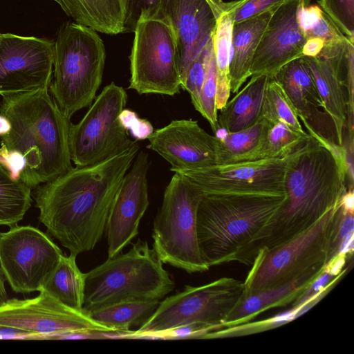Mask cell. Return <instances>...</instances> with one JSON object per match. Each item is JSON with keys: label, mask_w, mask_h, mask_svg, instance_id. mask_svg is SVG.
I'll return each instance as SVG.
<instances>
[{"label": "cell", "mask_w": 354, "mask_h": 354, "mask_svg": "<svg viewBox=\"0 0 354 354\" xmlns=\"http://www.w3.org/2000/svg\"><path fill=\"white\" fill-rule=\"evenodd\" d=\"M297 318V308H292L288 311L281 313L276 316L258 322H249L228 327L211 330L205 334L203 339H215L234 337L270 330L286 324Z\"/></svg>", "instance_id": "cell-35"}, {"label": "cell", "mask_w": 354, "mask_h": 354, "mask_svg": "<svg viewBox=\"0 0 354 354\" xmlns=\"http://www.w3.org/2000/svg\"><path fill=\"white\" fill-rule=\"evenodd\" d=\"M4 282L5 277L0 268V306L3 304L8 299Z\"/></svg>", "instance_id": "cell-45"}, {"label": "cell", "mask_w": 354, "mask_h": 354, "mask_svg": "<svg viewBox=\"0 0 354 354\" xmlns=\"http://www.w3.org/2000/svg\"><path fill=\"white\" fill-rule=\"evenodd\" d=\"M105 58L104 45L96 30L77 22L60 26L54 41L48 90L68 118L93 103L102 83Z\"/></svg>", "instance_id": "cell-6"}, {"label": "cell", "mask_w": 354, "mask_h": 354, "mask_svg": "<svg viewBox=\"0 0 354 354\" xmlns=\"http://www.w3.org/2000/svg\"><path fill=\"white\" fill-rule=\"evenodd\" d=\"M304 36L306 39L319 37L324 41V44L337 42L345 37L324 12L317 24Z\"/></svg>", "instance_id": "cell-41"}, {"label": "cell", "mask_w": 354, "mask_h": 354, "mask_svg": "<svg viewBox=\"0 0 354 354\" xmlns=\"http://www.w3.org/2000/svg\"><path fill=\"white\" fill-rule=\"evenodd\" d=\"M159 303L160 301L121 302L88 313L94 321L113 330L127 331L134 325L141 322L142 324Z\"/></svg>", "instance_id": "cell-29"}, {"label": "cell", "mask_w": 354, "mask_h": 354, "mask_svg": "<svg viewBox=\"0 0 354 354\" xmlns=\"http://www.w3.org/2000/svg\"><path fill=\"white\" fill-rule=\"evenodd\" d=\"M203 195L184 176L174 172L153 222V250L157 257L188 273L210 268L202 257L196 232L197 209Z\"/></svg>", "instance_id": "cell-8"}, {"label": "cell", "mask_w": 354, "mask_h": 354, "mask_svg": "<svg viewBox=\"0 0 354 354\" xmlns=\"http://www.w3.org/2000/svg\"><path fill=\"white\" fill-rule=\"evenodd\" d=\"M268 122L263 118L245 129L228 132L219 128L214 133L218 142V164L225 165L263 160L261 150Z\"/></svg>", "instance_id": "cell-26"}, {"label": "cell", "mask_w": 354, "mask_h": 354, "mask_svg": "<svg viewBox=\"0 0 354 354\" xmlns=\"http://www.w3.org/2000/svg\"><path fill=\"white\" fill-rule=\"evenodd\" d=\"M340 205L346 211L354 212L353 188L347 189L340 199Z\"/></svg>", "instance_id": "cell-44"}, {"label": "cell", "mask_w": 354, "mask_h": 354, "mask_svg": "<svg viewBox=\"0 0 354 354\" xmlns=\"http://www.w3.org/2000/svg\"><path fill=\"white\" fill-rule=\"evenodd\" d=\"M353 234L354 212L344 209L339 202L329 239L327 263L339 254H353Z\"/></svg>", "instance_id": "cell-34"}, {"label": "cell", "mask_w": 354, "mask_h": 354, "mask_svg": "<svg viewBox=\"0 0 354 354\" xmlns=\"http://www.w3.org/2000/svg\"><path fill=\"white\" fill-rule=\"evenodd\" d=\"M261 117L269 123L281 121L299 132H306L293 104L281 85L274 77H270L268 82Z\"/></svg>", "instance_id": "cell-31"}, {"label": "cell", "mask_w": 354, "mask_h": 354, "mask_svg": "<svg viewBox=\"0 0 354 354\" xmlns=\"http://www.w3.org/2000/svg\"><path fill=\"white\" fill-rule=\"evenodd\" d=\"M215 133L219 128L216 109V66L212 37L206 46L205 75L200 93V110Z\"/></svg>", "instance_id": "cell-33"}, {"label": "cell", "mask_w": 354, "mask_h": 354, "mask_svg": "<svg viewBox=\"0 0 354 354\" xmlns=\"http://www.w3.org/2000/svg\"><path fill=\"white\" fill-rule=\"evenodd\" d=\"M205 59L206 46L190 64L181 84V88L189 93L197 111L200 110V93L205 75Z\"/></svg>", "instance_id": "cell-38"}, {"label": "cell", "mask_w": 354, "mask_h": 354, "mask_svg": "<svg viewBox=\"0 0 354 354\" xmlns=\"http://www.w3.org/2000/svg\"><path fill=\"white\" fill-rule=\"evenodd\" d=\"M0 114L10 129L0 137V162L31 189L71 170L72 124L48 88L2 96Z\"/></svg>", "instance_id": "cell-3"}, {"label": "cell", "mask_w": 354, "mask_h": 354, "mask_svg": "<svg viewBox=\"0 0 354 354\" xmlns=\"http://www.w3.org/2000/svg\"><path fill=\"white\" fill-rule=\"evenodd\" d=\"M318 3L337 29L354 41V0H319Z\"/></svg>", "instance_id": "cell-36"}, {"label": "cell", "mask_w": 354, "mask_h": 354, "mask_svg": "<svg viewBox=\"0 0 354 354\" xmlns=\"http://www.w3.org/2000/svg\"><path fill=\"white\" fill-rule=\"evenodd\" d=\"M310 2H303L297 12V21L304 35L317 24L324 13L319 6H310Z\"/></svg>", "instance_id": "cell-42"}, {"label": "cell", "mask_w": 354, "mask_h": 354, "mask_svg": "<svg viewBox=\"0 0 354 354\" xmlns=\"http://www.w3.org/2000/svg\"><path fill=\"white\" fill-rule=\"evenodd\" d=\"M339 204L306 231L260 252L243 281L244 294L285 285L306 276H318L327 263L328 242Z\"/></svg>", "instance_id": "cell-9"}, {"label": "cell", "mask_w": 354, "mask_h": 354, "mask_svg": "<svg viewBox=\"0 0 354 354\" xmlns=\"http://www.w3.org/2000/svg\"><path fill=\"white\" fill-rule=\"evenodd\" d=\"M286 0H236L224 2L223 11L231 15L233 23L253 17L270 8L276 7Z\"/></svg>", "instance_id": "cell-37"}, {"label": "cell", "mask_w": 354, "mask_h": 354, "mask_svg": "<svg viewBox=\"0 0 354 354\" xmlns=\"http://www.w3.org/2000/svg\"><path fill=\"white\" fill-rule=\"evenodd\" d=\"M283 196L204 194L197 209L196 232L202 257L210 268L234 261L280 207Z\"/></svg>", "instance_id": "cell-4"}, {"label": "cell", "mask_w": 354, "mask_h": 354, "mask_svg": "<svg viewBox=\"0 0 354 354\" xmlns=\"http://www.w3.org/2000/svg\"><path fill=\"white\" fill-rule=\"evenodd\" d=\"M324 46V41L323 39L319 37L308 38L302 48V55L304 57H315L320 53Z\"/></svg>", "instance_id": "cell-43"}, {"label": "cell", "mask_w": 354, "mask_h": 354, "mask_svg": "<svg viewBox=\"0 0 354 354\" xmlns=\"http://www.w3.org/2000/svg\"><path fill=\"white\" fill-rule=\"evenodd\" d=\"M274 78L281 85L293 104L307 133L323 144H339L335 127L326 112L311 71L303 57L283 66Z\"/></svg>", "instance_id": "cell-20"}, {"label": "cell", "mask_w": 354, "mask_h": 354, "mask_svg": "<svg viewBox=\"0 0 354 354\" xmlns=\"http://www.w3.org/2000/svg\"><path fill=\"white\" fill-rule=\"evenodd\" d=\"M223 0H168L165 11L176 30L181 84L188 67L212 39Z\"/></svg>", "instance_id": "cell-21"}, {"label": "cell", "mask_w": 354, "mask_h": 354, "mask_svg": "<svg viewBox=\"0 0 354 354\" xmlns=\"http://www.w3.org/2000/svg\"><path fill=\"white\" fill-rule=\"evenodd\" d=\"M261 150V158H282L291 154L310 136L299 132L283 122L269 123Z\"/></svg>", "instance_id": "cell-32"}, {"label": "cell", "mask_w": 354, "mask_h": 354, "mask_svg": "<svg viewBox=\"0 0 354 354\" xmlns=\"http://www.w3.org/2000/svg\"><path fill=\"white\" fill-rule=\"evenodd\" d=\"M129 86L139 94L169 96L180 92L178 39L170 17L162 9L141 12L134 30Z\"/></svg>", "instance_id": "cell-7"}, {"label": "cell", "mask_w": 354, "mask_h": 354, "mask_svg": "<svg viewBox=\"0 0 354 354\" xmlns=\"http://www.w3.org/2000/svg\"><path fill=\"white\" fill-rule=\"evenodd\" d=\"M54 41L45 38L0 33V95L49 88Z\"/></svg>", "instance_id": "cell-15"}, {"label": "cell", "mask_w": 354, "mask_h": 354, "mask_svg": "<svg viewBox=\"0 0 354 354\" xmlns=\"http://www.w3.org/2000/svg\"><path fill=\"white\" fill-rule=\"evenodd\" d=\"M149 148L166 160L174 172L218 164V142L192 119L172 120L147 138Z\"/></svg>", "instance_id": "cell-18"}, {"label": "cell", "mask_w": 354, "mask_h": 354, "mask_svg": "<svg viewBox=\"0 0 354 354\" xmlns=\"http://www.w3.org/2000/svg\"><path fill=\"white\" fill-rule=\"evenodd\" d=\"M56 3L75 22L107 35L124 32L128 0H57Z\"/></svg>", "instance_id": "cell-23"}, {"label": "cell", "mask_w": 354, "mask_h": 354, "mask_svg": "<svg viewBox=\"0 0 354 354\" xmlns=\"http://www.w3.org/2000/svg\"><path fill=\"white\" fill-rule=\"evenodd\" d=\"M233 20L230 14L223 11L212 35L216 66V109H221L231 93L230 61L232 48Z\"/></svg>", "instance_id": "cell-28"}, {"label": "cell", "mask_w": 354, "mask_h": 354, "mask_svg": "<svg viewBox=\"0 0 354 354\" xmlns=\"http://www.w3.org/2000/svg\"><path fill=\"white\" fill-rule=\"evenodd\" d=\"M317 277L306 276L285 285L243 294L222 328L248 322L264 310L292 303Z\"/></svg>", "instance_id": "cell-24"}, {"label": "cell", "mask_w": 354, "mask_h": 354, "mask_svg": "<svg viewBox=\"0 0 354 354\" xmlns=\"http://www.w3.org/2000/svg\"><path fill=\"white\" fill-rule=\"evenodd\" d=\"M52 1H54L57 2V0H52Z\"/></svg>", "instance_id": "cell-47"}, {"label": "cell", "mask_w": 354, "mask_h": 354, "mask_svg": "<svg viewBox=\"0 0 354 354\" xmlns=\"http://www.w3.org/2000/svg\"><path fill=\"white\" fill-rule=\"evenodd\" d=\"M308 66L326 112L332 118L339 144L343 145L347 127V98L344 81L354 72V41L346 37L341 41L324 44L315 57H304Z\"/></svg>", "instance_id": "cell-17"}, {"label": "cell", "mask_w": 354, "mask_h": 354, "mask_svg": "<svg viewBox=\"0 0 354 354\" xmlns=\"http://www.w3.org/2000/svg\"><path fill=\"white\" fill-rule=\"evenodd\" d=\"M127 102L126 91L112 82L95 97L82 120L71 124L69 149L76 166L100 162L134 142L121 118Z\"/></svg>", "instance_id": "cell-11"}, {"label": "cell", "mask_w": 354, "mask_h": 354, "mask_svg": "<svg viewBox=\"0 0 354 354\" xmlns=\"http://www.w3.org/2000/svg\"><path fill=\"white\" fill-rule=\"evenodd\" d=\"M162 263L148 243L138 239L127 252L85 273L83 309L89 313L121 302L160 301L175 286Z\"/></svg>", "instance_id": "cell-5"}, {"label": "cell", "mask_w": 354, "mask_h": 354, "mask_svg": "<svg viewBox=\"0 0 354 354\" xmlns=\"http://www.w3.org/2000/svg\"><path fill=\"white\" fill-rule=\"evenodd\" d=\"M10 129V124L7 118L0 114V137L8 133Z\"/></svg>", "instance_id": "cell-46"}, {"label": "cell", "mask_w": 354, "mask_h": 354, "mask_svg": "<svg viewBox=\"0 0 354 354\" xmlns=\"http://www.w3.org/2000/svg\"><path fill=\"white\" fill-rule=\"evenodd\" d=\"M269 77L251 75L248 82L220 109L218 123L228 132L248 128L261 118L266 88Z\"/></svg>", "instance_id": "cell-25"}, {"label": "cell", "mask_w": 354, "mask_h": 354, "mask_svg": "<svg viewBox=\"0 0 354 354\" xmlns=\"http://www.w3.org/2000/svg\"><path fill=\"white\" fill-rule=\"evenodd\" d=\"M31 190L0 162V225L14 226L31 206Z\"/></svg>", "instance_id": "cell-30"}, {"label": "cell", "mask_w": 354, "mask_h": 354, "mask_svg": "<svg viewBox=\"0 0 354 354\" xmlns=\"http://www.w3.org/2000/svg\"><path fill=\"white\" fill-rule=\"evenodd\" d=\"M134 160L123 178L107 218L108 258L122 253L137 236L140 222L149 206L148 153L141 150Z\"/></svg>", "instance_id": "cell-16"}, {"label": "cell", "mask_w": 354, "mask_h": 354, "mask_svg": "<svg viewBox=\"0 0 354 354\" xmlns=\"http://www.w3.org/2000/svg\"><path fill=\"white\" fill-rule=\"evenodd\" d=\"M346 169L333 151L310 137L289 156L284 175L285 198L234 261L251 266L261 251L306 231L337 206L347 190Z\"/></svg>", "instance_id": "cell-2"}, {"label": "cell", "mask_w": 354, "mask_h": 354, "mask_svg": "<svg viewBox=\"0 0 354 354\" xmlns=\"http://www.w3.org/2000/svg\"><path fill=\"white\" fill-rule=\"evenodd\" d=\"M290 155L282 158L216 165L175 172L184 176L203 194L283 196Z\"/></svg>", "instance_id": "cell-14"}, {"label": "cell", "mask_w": 354, "mask_h": 354, "mask_svg": "<svg viewBox=\"0 0 354 354\" xmlns=\"http://www.w3.org/2000/svg\"><path fill=\"white\" fill-rule=\"evenodd\" d=\"M85 273L76 263V256L62 255L59 263L41 290L65 306L84 310Z\"/></svg>", "instance_id": "cell-27"}, {"label": "cell", "mask_w": 354, "mask_h": 354, "mask_svg": "<svg viewBox=\"0 0 354 354\" xmlns=\"http://www.w3.org/2000/svg\"><path fill=\"white\" fill-rule=\"evenodd\" d=\"M62 254L47 234L32 225L0 232V268L15 292L39 291Z\"/></svg>", "instance_id": "cell-12"}, {"label": "cell", "mask_w": 354, "mask_h": 354, "mask_svg": "<svg viewBox=\"0 0 354 354\" xmlns=\"http://www.w3.org/2000/svg\"><path fill=\"white\" fill-rule=\"evenodd\" d=\"M139 150L134 141L106 160L76 166L37 187L39 221L71 254L91 250L101 239L123 178Z\"/></svg>", "instance_id": "cell-1"}, {"label": "cell", "mask_w": 354, "mask_h": 354, "mask_svg": "<svg viewBox=\"0 0 354 354\" xmlns=\"http://www.w3.org/2000/svg\"><path fill=\"white\" fill-rule=\"evenodd\" d=\"M277 6L233 24L229 66L231 93H237L251 76L254 53Z\"/></svg>", "instance_id": "cell-22"}, {"label": "cell", "mask_w": 354, "mask_h": 354, "mask_svg": "<svg viewBox=\"0 0 354 354\" xmlns=\"http://www.w3.org/2000/svg\"><path fill=\"white\" fill-rule=\"evenodd\" d=\"M344 274L335 275L324 268L322 272L292 302V308H299L327 288L334 287Z\"/></svg>", "instance_id": "cell-39"}, {"label": "cell", "mask_w": 354, "mask_h": 354, "mask_svg": "<svg viewBox=\"0 0 354 354\" xmlns=\"http://www.w3.org/2000/svg\"><path fill=\"white\" fill-rule=\"evenodd\" d=\"M244 292L243 281L227 277L199 286H185L183 291L160 301L154 313L128 338L191 324L212 330L221 328Z\"/></svg>", "instance_id": "cell-10"}, {"label": "cell", "mask_w": 354, "mask_h": 354, "mask_svg": "<svg viewBox=\"0 0 354 354\" xmlns=\"http://www.w3.org/2000/svg\"><path fill=\"white\" fill-rule=\"evenodd\" d=\"M39 292L36 297L10 299L0 306V330L49 338H71L88 331H116L94 321L84 310L71 308L45 290Z\"/></svg>", "instance_id": "cell-13"}, {"label": "cell", "mask_w": 354, "mask_h": 354, "mask_svg": "<svg viewBox=\"0 0 354 354\" xmlns=\"http://www.w3.org/2000/svg\"><path fill=\"white\" fill-rule=\"evenodd\" d=\"M310 1L286 0L276 8L254 53L251 75L274 77L286 64L303 56L306 39L298 26L297 12L303 2Z\"/></svg>", "instance_id": "cell-19"}, {"label": "cell", "mask_w": 354, "mask_h": 354, "mask_svg": "<svg viewBox=\"0 0 354 354\" xmlns=\"http://www.w3.org/2000/svg\"><path fill=\"white\" fill-rule=\"evenodd\" d=\"M167 1L128 0L124 32H133L137 21L142 11L154 9H162L165 11Z\"/></svg>", "instance_id": "cell-40"}]
</instances>
